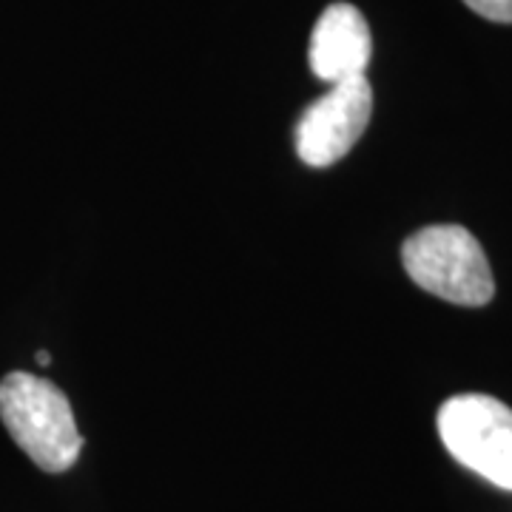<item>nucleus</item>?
I'll return each mask as SVG.
<instances>
[{
    "instance_id": "obj_1",
    "label": "nucleus",
    "mask_w": 512,
    "mask_h": 512,
    "mask_svg": "<svg viewBox=\"0 0 512 512\" xmlns=\"http://www.w3.org/2000/svg\"><path fill=\"white\" fill-rule=\"evenodd\" d=\"M0 419L20 450L46 473H66L83 450L66 393L32 373L15 370L0 379Z\"/></svg>"
},
{
    "instance_id": "obj_2",
    "label": "nucleus",
    "mask_w": 512,
    "mask_h": 512,
    "mask_svg": "<svg viewBox=\"0 0 512 512\" xmlns=\"http://www.w3.org/2000/svg\"><path fill=\"white\" fill-rule=\"evenodd\" d=\"M407 276L444 302L481 308L495 296V282L484 248L461 225H427L404 239Z\"/></svg>"
},
{
    "instance_id": "obj_3",
    "label": "nucleus",
    "mask_w": 512,
    "mask_h": 512,
    "mask_svg": "<svg viewBox=\"0 0 512 512\" xmlns=\"http://www.w3.org/2000/svg\"><path fill=\"white\" fill-rule=\"evenodd\" d=\"M447 453L490 484L512 493V410L484 393L453 396L439 407Z\"/></svg>"
},
{
    "instance_id": "obj_4",
    "label": "nucleus",
    "mask_w": 512,
    "mask_h": 512,
    "mask_svg": "<svg viewBox=\"0 0 512 512\" xmlns=\"http://www.w3.org/2000/svg\"><path fill=\"white\" fill-rule=\"evenodd\" d=\"M373 114V89L367 77L333 83L316 103L302 111L296 126V154L311 168H328L348 157L365 134Z\"/></svg>"
},
{
    "instance_id": "obj_5",
    "label": "nucleus",
    "mask_w": 512,
    "mask_h": 512,
    "mask_svg": "<svg viewBox=\"0 0 512 512\" xmlns=\"http://www.w3.org/2000/svg\"><path fill=\"white\" fill-rule=\"evenodd\" d=\"M373 55V40L365 15L350 3L328 6L311 35V72L325 83H342L350 77H365Z\"/></svg>"
},
{
    "instance_id": "obj_6",
    "label": "nucleus",
    "mask_w": 512,
    "mask_h": 512,
    "mask_svg": "<svg viewBox=\"0 0 512 512\" xmlns=\"http://www.w3.org/2000/svg\"><path fill=\"white\" fill-rule=\"evenodd\" d=\"M476 15L493 23H512V0H464Z\"/></svg>"
},
{
    "instance_id": "obj_7",
    "label": "nucleus",
    "mask_w": 512,
    "mask_h": 512,
    "mask_svg": "<svg viewBox=\"0 0 512 512\" xmlns=\"http://www.w3.org/2000/svg\"><path fill=\"white\" fill-rule=\"evenodd\" d=\"M49 362H52V356H49L46 350H40V353H37V365H49Z\"/></svg>"
}]
</instances>
